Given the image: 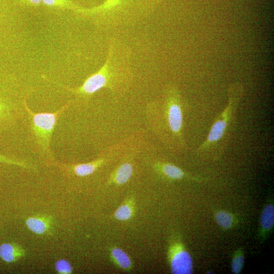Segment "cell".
I'll use <instances>...</instances> for the list:
<instances>
[{
    "label": "cell",
    "mask_w": 274,
    "mask_h": 274,
    "mask_svg": "<svg viewBox=\"0 0 274 274\" xmlns=\"http://www.w3.org/2000/svg\"><path fill=\"white\" fill-rule=\"evenodd\" d=\"M111 255L117 264L123 269H128L130 267L131 262L130 258L122 250L116 248L112 249Z\"/></svg>",
    "instance_id": "13"
},
{
    "label": "cell",
    "mask_w": 274,
    "mask_h": 274,
    "mask_svg": "<svg viewBox=\"0 0 274 274\" xmlns=\"http://www.w3.org/2000/svg\"><path fill=\"white\" fill-rule=\"evenodd\" d=\"M53 223V217L47 215L30 217L25 220V224L30 231L42 235L51 233Z\"/></svg>",
    "instance_id": "6"
},
{
    "label": "cell",
    "mask_w": 274,
    "mask_h": 274,
    "mask_svg": "<svg viewBox=\"0 0 274 274\" xmlns=\"http://www.w3.org/2000/svg\"><path fill=\"white\" fill-rule=\"evenodd\" d=\"M165 95L163 115L165 125L173 136L184 145L183 112L180 93L176 87L170 86L166 89Z\"/></svg>",
    "instance_id": "4"
},
{
    "label": "cell",
    "mask_w": 274,
    "mask_h": 274,
    "mask_svg": "<svg viewBox=\"0 0 274 274\" xmlns=\"http://www.w3.org/2000/svg\"><path fill=\"white\" fill-rule=\"evenodd\" d=\"M215 219L218 224L224 228H230L233 223L232 216L225 211L218 212L215 215Z\"/></svg>",
    "instance_id": "14"
},
{
    "label": "cell",
    "mask_w": 274,
    "mask_h": 274,
    "mask_svg": "<svg viewBox=\"0 0 274 274\" xmlns=\"http://www.w3.org/2000/svg\"><path fill=\"white\" fill-rule=\"evenodd\" d=\"M0 162L5 163L8 164H11L14 165H16L20 166L21 167H27L28 165L27 164L24 163L21 161H19L14 159L13 158H9L6 156L0 154Z\"/></svg>",
    "instance_id": "19"
},
{
    "label": "cell",
    "mask_w": 274,
    "mask_h": 274,
    "mask_svg": "<svg viewBox=\"0 0 274 274\" xmlns=\"http://www.w3.org/2000/svg\"><path fill=\"white\" fill-rule=\"evenodd\" d=\"M42 2L48 6L72 8L78 11L81 9L76 7L70 0H42Z\"/></svg>",
    "instance_id": "17"
},
{
    "label": "cell",
    "mask_w": 274,
    "mask_h": 274,
    "mask_svg": "<svg viewBox=\"0 0 274 274\" xmlns=\"http://www.w3.org/2000/svg\"><path fill=\"white\" fill-rule=\"evenodd\" d=\"M124 0H106L102 4L90 9L84 10L81 9L79 11L89 14H99L110 16L122 4Z\"/></svg>",
    "instance_id": "8"
},
{
    "label": "cell",
    "mask_w": 274,
    "mask_h": 274,
    "mask_svg": "<svg viewBox=\"0 0 274 274\" xmlns=\"http://www.w3.org/2000/svg\"><path fill=\"white\" fill-rule=\"evenodd\" d=\"M22 1L27 4L37 6L41 4L42 0H22Z\"/></svg>",
    "instance_id": "20"
},
{
    "label": "cell",
    "mask_w": 274,
    "mask_h": 274,
    "mask_svg": "<svg viewBox=\"0 0 274 274\" xmlns=\"http://www.w3.org/2000/svg\"><path fill=\"white\" fill-rule=\"evenodd\" d=\"M26 256V251L16 243H4L0 245V258L7 263L16 262Z\"/></svg>",
    "instance_id": "7"
},
{
    "label": "cell",
    "mask_w": 274,
    "mask_h": 274,
    "mask_svg": "<svg viewBox=\"0 0 274 274\" xmlns=\"http://www.w3.org/2000/svg\"><path fill=\"white\" fill-rule=\"evenodd\" d=\"M260 224L265 230H270L274 223V208L271 204L267 205L263 210L260 217Z\"/></svg>",
    "instance_id": "12"
},
{
    "label": "cell",
    "mask_w": 274,
    "mask_h": 274,
    "mask_svg": "<svg viewBox=\"0 0 274 274\" xmlns=\"http://www.w3.org/2000/svg\"><path fill=\"white\" fill-rule=\"evenodd\" d=\"M115 50L114 43H111L107 59L100 68L88 77L80 87L69 90L75 94L85 96H91L105 87L114 90L119 79L129 75L128 70L119 63Z\"/></svg>",
    "instance_id": "2"
},
{
    "label": "cell",
    "mask_w": 274,
    "mask_h": 274,
    "mask_svg": "<svg viewBox=\"0 0 274 274\" xmlns=\"http://www.w3.org/2000/svg\"><path fill=\"white\" fill-rule=\"evenodd\" d=\"M132 215V208L128 204H124L120 206L115 211V217L119 220H128Z\"/></svg>",
    "instance_id": "15"
},
{
    "label": "cell",
    "mask_w": 274,
    "mask_h": 274,
    "mask_svg": "<svg viewBox=\"0 0 274 274\" xmlns=\"http://www.w3.org/2000/svg\"><path fill=\"white\" fill-rule=\"evenodd\" d=\"M242 84L234 83L228 89V102L224 110L216 117L206 140L197 149L198 153L223 151L227 138L235 119L239 103L244 95Z\"/></svg>",
    "instance_id": "1"
},
{
    "label": "cell",
    "mask_w": 274,
    "mask_h": 274,
    "mask_svg": "<svg viewBox=\"0 0 274 274\" xmlns=\"http://www.w3.org/2000/svg\"><path fill=\"white\" fill-rule=\"evenodd\" d=\"M156 167L164 176L172 180L190 178L181 168L169 163H158Z\"/></svg>",
    "instance_id": "9"
},
{
    "label": "cell",
    "mask_w": 274,
    "mask_h": 274,
    "mask_svg": "<svg viewBox=\"0 0 274 274\" xmlns=\"http://www.w3.org/2000/svg\"><path fill=\"white\" fill-rule=\"evenodd\" d=\"M132 173V164L129 162H124L118 167L111 179L118 184H124L129 180Z\"/></svg>",
    "instance_id": "11"
},
{
    "label": "cell",
    "mask_w": 274,
    "mask_h": 274,
    "mask_svg": "<svg viewBox=\"0 0 274 274\" xmlns=\"http://www.w3.org/2000/svg\"><path fill=\"white\" fill-rule=\"evenodd\" d=\"M55 270L60 274H70L73 272L71 263L65 259L57 260L54 265Z\"/></svg>",
    "instance_id": "16"
},
{
    "label": "cell",
    "mask_w": 274,
    "mask_h": 274,
    "mask_svg": "<svg viewBox=\"0 0 274 274\" xmlns=\"http://www.w3.org/2000/svg\"><path fill=\"white\" fill-rule=\"evenodd\" d=\"M104 160L97 159L89 163L67 165L75 174L79 177H85L93 174L102 163Z\"/></svg>",
    "instance_id": "10"
},
{
    "label": "cell",
    "mask_w": 274,
    "mask_h": 274,
    "mask_svg": "<svg viewBox=\"0 0 274 274\" xmlns=\"http://www.w3.org/2000/svg\"><path fill=\"white\" fill-rule=\"evenodd\" d=\"M244 263V257L242 254L235 256L231 263L232 271L234 274L239 273L243 268Z\"/></svg>",
    "instance_id": "18"
},
{
    "label": "cell",
    "mask_w": 274,
    "mask_h": 274,
    "mask_svg": "<svg viewBox=\"0 0 274 274\" xmlns=\"http://www.w3.org/2000/svg\"><path fill=\"white\" fill-rule=\"evenodd\" d=\"M171 271L175 274H190L192 271V261L190 254L179 244L169 250Z\"/></svg>",
    "instance_id": "5"
},
{
    "label": "cell",
    "mask_w": 274,
    "mask_h": 274,
    "mask_svg": "<svg viewBox=\"0 0 274 274\" xmlns=\"http://www.w3.org/2000/svg\"><path fill=\"white\" fill-rule=\"evenodd\" d=\"M24 106L31 119V129L37 143L44 151L49 152L51 139L57 119L67 108L68 104L53 113H35L27 107L25 100Z\"/></svg>",
    "instance_id": "3"
}]
</instances>
